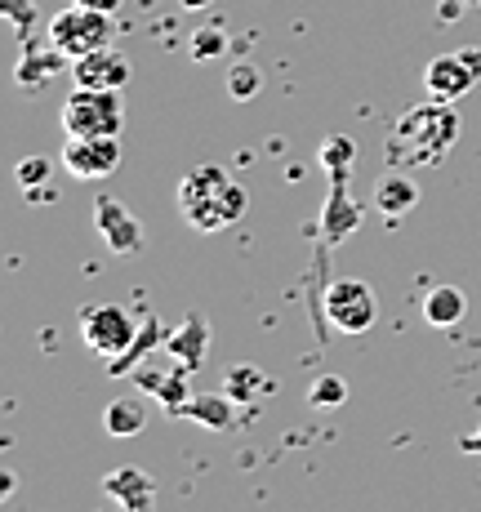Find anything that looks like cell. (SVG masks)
<instances>
[{
	"instance_id": "cell-1",
	"label": "cell",
	"mask_w": 481,
	"mask_h": 512,
	"mask_svg": "<svg viewBox=\"0 0 481 512\" xmlns=\"http://www.w3.org/2000/svg\"><path fill=\"white\" fill-rule=\"evenodd\" d=\"M459 139V112L446 98L419 103L410 112L397 116V125L388 130L384 156L392 170H424V165H441L446 152Z\"/></svg>"
},
{
	"instance_id": "cell-2",
	"label": "cell",
	"mask_w": 481,
	"mask_h": 512,
	"mask_svg": "<svg viewBox=\"0 0 481 512\" xmlns=\"http://www.w3.org/2000/svg\"><path fill=\"white\" fill-rule=\"evenodd\" d=\"M179 214L196 232H219L245 214V187L219 165H201L179 183Z\"/></svg>"
},
{
	"instance_id": "cell-3",
	"label": "cell",
	"mask_w": 481,
	"mask_h": 512,
	"mask_svg": "<svg viewBox=\"0 0 481 512\" xmlns=\"http://www.w3.org/2000/svg\"><path fill=\"white\" fill-rule=\"evenodd\" d=\"M63 134H76V139H98V134H121L125 125V107H121V90H85L76 85L67 94L63 112Z\"/></svg>"
},
{
	"instance_id": "cell-4",
	"label": "cell",
	"mask_w": 481,
	"mask_h": 512,
	"mask_svg": "<svg viewBox=\"0 0 481 512\" xmlns=\"http://www.w3.org/2000/svg\"><path fill=\"white\" fill-rule=\"evenodd\" d=\"M112 14H98V9H85V5H67L58 9L54 18H49V41H54L58 49H63L67 58H85L94 54V49H107L112 45Z\"/></svg>"
},
{
	"instance_id": "cell-5",
	"label": "cell",
	"mask_w": 481,
	"mask_h": 512,
	"mask_svg": "<svg viewBox=\"0 0 481 512\" xmlns=\"http://www.w3.org/2000/svg\"><path fill=\"white\" fill-rule=\"evenodd\" d=\"M76 326H81L85 348L103 361H116L121 352L134 348V339H139L134 317L125 308H116V303H85L81 317H76Z\"/></svg>"
},
{
	"instance_id": "cell-6",
	"label": "cell",
	"mask_w": 481,
	"mask_h": 512,
	"mask_svg": "<svg viewBox=\"0 0 481 512\" xmlns=\"http://www.w3.org/2000/svg\"><path fill=\"white\" fill-rule=\"evenodd\" d=\"M326 317L339 334H366L370 326L379 321V303H375V290L357 277H339L330 281L326 290Z\"/></svg>"
},
{
	"instance_id": "cell-7",
	"label": "cell",
	"mask_w": 481,
	"mask_h": 512,
	"mask_svg": "<svg viewBox=\"0 0 481 512\" xmlns=\"http://www.w3.org/2000/svg\"><path fill=\"white\" fill-rule=\"evenodd\" d=\"M481 81V49H455V54H437L433 63L424 67V90L433 98H446V103H459L473 85Z\"/></svg>"
},
{
	"instance_id": "cell-8",
	"label": "cell",
	"mask_w": 481,
	"mask_h": 512,
	"mask_svg": "<svg viewBox=\"0 0 481 512\" xmlns=\"http://www.w3.org/2000/svg\"><path fill=\"white\" fill-rule=\"evenodd\" d=\"M121 165V134H98V139H76L67 134L63 143V170L81 183H98Z\"/></svg>"
},
{
	"instance_id": "cell-9",
	"label": "cell",
	"mask_w": 481,
	"mask_h": 512,
	"mask_svg": "<svg viewBox=\"0 0 481 512\" xmlns=\"http://www.w3.org/2000/svg\"><path fill=\"white\" fill-rule=\"evenodd\" d=\"M94 228L112 254H139L147 245V228L125 210V201H112V196H103V201L94 205Z\"/></svg>"
},
{
	"instance_id": "cell-10",
	"label": "cell",
	"mask_w": 481,
	"mask_h": 512,
	"mask_svg": "<svg viewBox=\"0 0 481 512\" xmlns=\"http://www.w3.org/2000/svg\"><path fill=\"white\" fill-rule=\"evenodd\" d=\"M67 72H72V81L85 85V90H125L130 76H134V67H130V58H125L121 49L107 45V49H94V54L76 58Z\"/></svg>"
},
{
	"instance_id": "cell-11",
	"label": "cell",
	"mask_w": 481,
	"mask_h": 512,
	"mask_svg": "<svg viewBox=\"0 0 481 512\" xmlns=\"http://www.w3.org/2000/svg\"><path fill=\"white\" fill-rule=\"evenodd\" d=\"M192 370H183L179 361H170V370H152V366H139L134 370V383L147 392V397H156L170 415H183L192 401V383H188Z\"/></svg>"
},
{
	"instance_id": "cell-12",
	"label": "cell",
	"mask_w": 481,
	"mask_h": 512,
	"mask_svg": "<svg viewBox=\"0 0 481 512\" xmlns=\"http://www.w3.org/2000/svg\"><path fill=\"white\" fill-rule=\"evenodd\" d=\"M103 495L116 499L125 512H152L156 508V481L143 468H112L103 477Z\"/></svg>"
},
{
	"instance_id": "cell-13",
	"label": "cell",
	"mask_w": 481,
	"mask_h": 512,
	"mask_svg": "<svg viewBox=\"0 0 481 512\" xmlns=\"http://www.w3.org/2000/svg\"><path fill=\"white\" fill-rule=\"evenodd\" d=\"M205 348H210V321L201 312H188L179 321V330H170L161 343V352H170V361H179L183 370H201Z\"/></svg>"
},
{
	"instance_id": "cell-14",
	"label": "cell",
	"mask_w": 481,
	"mask_h": 512,
	"mask_svg": "<svg viewBox=\"0 0 481 512\" xmlns=\"http://www.w3.org/2000/svg\"><path fill=\"white\" fill-rule=\"evenodd\" d=\"M63 67H72V58H67L63 49H58V45L45 36V45H36V49L27 45V49H23V58H18V72H14V81L23 85V90H41V85L54 81V76L63 72Z\"/></svg>"
},
{
	"instance_id": "cell-15",
	"label": "cell",
	"mask_w": 481,
	"mask_h": 512,
	"mask_svg": "<svg viewBox=\"0 0 481 512\" xmlns=\"http://www.w3.org/2000/svg\"><path fill=\"white\" fill-rule=\"evenodd\" d=\"M415 205H419L415 179H410L406 170H392L388 165V174H379V183H375V210L384 214V219H406Z\"/></svg>"
},
{
	"instance_id": "cell-16",
	"label": "cell",
	"mask_w": 481,
	"mask_h": 512,
	"mask_svg": "<svg viewBox=\"0 0 481 512\" xmlns=\"http://www.w3.org/2000/svg\"><path fill=\"white\" fill-rule=\"evenodd\" d=\"M464 317H468V294L459 290V285H433V290L424 294V321L428 326L450 330Z\"/></svg>"
},
{
	"instance_id": "cell-17",
	"label": "cell",
	"mask_w": 481,
	"mask_h": 512,
	"mask_svg": "<svg viewBox=\"0 0 481 512\" xmlns=\"http://www.w3.org/2000/svg\"><path fill=\"white\" fill-rule=\"evenodd\" d=\"M183 419L201 423V428H210V432H228L232 423H237V410H232V397H228V392H201V397L188 401Z\"/></svg>"
},
{
	"instance_id": "cell-18",
	"label": "cell",
	"mask_w": 481,
	"mask_h": 512,
	"mask_svg": "<svg viewBox=\"0 0 481 512\" xmlns=\"http://www.w3.org/2000/svg\"><path fill=\"white\" fill-rule=\"evenodd\" d=\"M103 428H107V437H143V428H147L143 397H116V401H107Z\"/></svg>"
},
{
	"instance_id": "cell-19",
	"label": "cell",
	"mask_w": 481,
	"mask_h": 512,
	"mask_svg": "<svg viewBox=\"0 0 481 512\" xmlns=\"http://www.w3.org/2000/svg\"><path fill=\"white\" fill-rule=\"evenodd\" d=\"M357 223H361V210L348 201V196H343V183L335 179V192H330L326 223H321V228H326V241H330V245H339L343 236H348L352 228H357Z\"/></svg>"
},
{
	"instance_id": "cell-20",
	"label": "cell",
	"mask_w": 481,
	"mask_h": 512,
	"mask_svg": "<svg viewBox=\"0 0 481 512\" xmlns=\"http://www.w3.org/2000/svg\"><path fill=\"white\" fill-rule=\"evenodd\" d=\"M321 165H326V170H330V179H348V165L352 161H357V143H352L348 139V134H335V139H326V143H321Z\"/></svg>"
},
{
	"instance_id": "cell-21",
	"label": "cell",
	"mask_w": 481,
	"mask_h": 512,
	"mask_svg": "<svg viewBox=\"0 0 481 512\" xmlns=\"http://www.w3.org/2000/svg\"><path fill=\"white\" fill-rule=\"evenodd\" d=\"M268 388V374H263L259 366H232L228 379H223V392H228L232 401H250L254 392Z\"/></svg>"
},
{
	"instance_id": "cell-22",
	"label": "cell",
	"mask_w": 481,
	"mask_h": 512,
	"mask_svg": "<svg viewBox=\"0 0 481 512\" xmlns=\"http://www.w3.org/2000/svg\"><path fill=\"white\" fill-rule=\"evenodd\" d=\"M348 401V383L339 379V374H321V379H312L308 388V406L312 410H335Z\"/></svg>"
},
{
	"instance_id": "cell-23",
	"label": "cell",
	"mask_w": 481,
	"mask_h": 512,
	"mask_svg": "<svg viewBox=\"0 0 481 512\" xmlns=\"http://www.w3.org/2000/svg\"><path fill=\"white\" fill-rule=\"evenodd\" d=\"M259 90H263V72H259L254 63H237V67L228 72V94H232V98L250 103V98L259 94Z\"/></svg>"
},
{
	"instance_id": "cell-24",
	"label": "cell",
	"mask_w": 481,
	"mask_h": 512,
	"mask_svg": "<svg viewBox=\"0 0 481 512\" xmlns=\"http://www.w3.org/2000/svg\"><path fill=\"white\" fill-rule=\"evenodd\" d=\"M49 170H54V165H49L45 156H23V161H18V183H23V192H32V187H45L49 183Z\"/></svg>"
},
{
	"instance_id": "cell-25",
	"label": "cell",
	"mask_w": 481,
	"mask_h": 512,
	"mask_svg": "<svg viewBox=\"0 0 481 512\" xmlns=\"http://www.w3.org/2000/svg\"><path fill=\"white\" fill-rule=\"evenodd\" d=\"M0 9H5L9 23L18 27V36L32 32V23H36V0H0Z\"/></svg>"
},
{
	"instance_id": "cell-26",
	"label": "cell",
	"mask_w": 481,
	"mask_h": 512,
	"mask_svg": "<svg viewBox=\"0 0 481 512\" xmlns=\"http://www.w3.org/2000/svg\"><path fill=\"white\" fill-rule=\"evenodd\" d=\"M223 49H228V36L214 32V27H201V32L192 36V58H214V54H223Z\"/></svg>"
},
{
	"instance_id": "cell-27",
	"label": "cell",
	"mask_w": 481,
	"mask_h": 512,
	"mask_svg": "<svg viewBox=\"0 0 481 512\" xmlns=\"http://www.w3.org/2000/svg\"><path fill=\"white\" fill-rule=\"evenodd\" d=\"M459 450H464V455H481V423L473 432H464V437H459Z\"/></svg>"
},
{
	"instance_id": "cell-28",
	"label": "cell",
	"mask_w": 481,
	"mask_h": 512,
	"mask_svg": "<svg viewBox=\"0 0 481 512\" xmlns=\"http://www.w3.org/2000/svg\"><path fill=\"white\" fill-rule=\"evenodd\" d=\"M72 5H85V9H98V14H116L125 0H72Z\"/></svg>"
},
{
	"instance_id": "cell-29",
	"label": "cell",
	"mask_w": 481,
	"mask_h": 512,
	"mask_svg": "<svg viewBox=\"0 0 481 512\" xmlns=\"http://www.w3.org/2000/svg\"><path fill=\"white\" fill-rule=\"evenodd\" d=\"M459 9H464V0H446V5H441V18H459Z\"/></svg>"
},
{
	"instance_id": "cell-30",
	"label": "cell",
	"mask_w": 481,
	"mask_h": 512,
	"mask_svg": "<svg viewBox=\"0 0 481 512\" xmlns=\"http://www.w3.org/2000/svg\"><path fill=\"white\" fill-rule=\"evenodd\" d=\"M179 5H183V9H210L214 0H179Z\"/></svg>"
},
{
	"instance_id": "cell-31",
	"label": "cell",
	"mask_w": 481,
	"mask_h": 512,
	"mask_svg": "<svg viewBox=\"0 0 481 512\" xmlns=\"http://www.w3.org/2000/svg\"><path fill=\"white\" fill-rule=\"evenodd\" d=\"M464 5H481V0H464Z\"/></svg>"
}]
</instances>
